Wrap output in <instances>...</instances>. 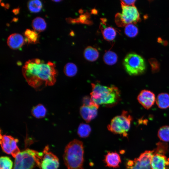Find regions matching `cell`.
Segmentation results:
<instances>
[{
    "mask_svg": "<svg viewBox=\"0 0 169 169\" xmlns=\"http://www.w3.org/2000/svg\"><path fill=\"white\" fill-rule=\"evenodd\" d=\"M54 63L44 62L38 59L26 61L22 68V73L28 84L37 90L47 86L54 85L58 72Z\"/></svg>",
    "mask_w": 169,
    "mask_h": 169,
    "instance_id": "1",
    "label": "cell"
},
{
    "mask_svg": "<svg viewBox=\"0 0 169 169\" xmlns=\"http://www.w3.org/2000/svg\"><path fill=\"white\" fill-rule=\"evenodd\" d=\"M91 85L90 97L96 105L112 107L117 104L120 100V91L116 86L102 85L98 82L92 83Z\"/></svg>",
    "mask_w": 169,
    "mask_h": 169,
    "instance_id": "2",
    "label": "cell"
},
{
    "mask_svg": "<svg viewBox=\"0 0 169 169\" xmlns=\"http://www.w3.org/2000/svg\"><path fill=\"white\" fill-rule=\"evenodd\" d=\"M84 147L77 139L71 141L66 146L63 159L67 169H83Z\"/></svg>",
    "mask_w": 169,
    "mask_h": 169,
    "instance_id": "3",
    "label": "cell"
},
{
    "mask_svg": "<svg viewBox=\"0 0 169 169\" xmlns=\"http://www.w3.org/2000/svg\"><path fill=\"white\" fill-rule=\"evenodd\" d=\"M43 156V152L26 149L16 157L13 169H33L36 166L41 168Z\"/></svg>",
    "mask_w": 169,
    "mask_h": 169,
    "instance_id": "4",
    "label": "cell"
},
{
    "mask_svg": "<svg viewBox=\"0 0 169 169\" xmlns=\"http://www.w3.org/2000/svg\"><path fill=\"white\" fill-rule=\"evenodd\" d=\"M132 120V116L127 111L123 110L120 115L116 116L112 119L108 125L107 129L114 134L127 137Z\"/></svg>",
    "mask_w": 169,
    "mask_h": 169,
    "instance_id": "5",
    "label": "cell"
},
{
    "mask_svg": "<svg viewBox=\"0 0 169 169\" xmlns=\"http://www.w3.org/2000/svg\"><path fill=\"white\" fill-rule=\"evenodd\" d=\"M123 64L126 72L130 75L136 76L143 74L146 69L144 59L135 53L128 54L124 58Z\"/></svg>",
    "mask_w": 169,
    "mask_h": 169,
    "instance_id": "6",
    "label": "cell"
},
{
    "mask_svg": "<svg viewBox=\"0 0 169 169\" xmlns=\"http://www.w3.org/2000/svg\"><path fill=\"white\" fill-rule=\"evenodd\" d=\"M121 13H118L115 16V22L120 27L131 23H135L140 19L139 13L135 6L121 5Z\"/></svg>",
    "mask_w": 169,
    "mask_h": 169,
    "instance_id": "7",
    "label": "cell"
},
{
    "mask_svg": "<svg viewBox=\"0 0 169 169\" xmlns=\"http://www.w3.org/2000/svg\"><path fill=\"white\" fill-rule=\"evenodd\" d=\"M154 152V151H146L138 158L128 161L126 169H151V162Z\"/></svg>",
    "mask_w": 169,
    "mask_h": 169,
    "instance_id": "8",
    "label": "cell"
},
{
    "mask_svg": "<svg viewBox=\"0 0 169 169\" xmlns=\"http://www.w3.org/2000/svg\"><path fill=\"white\" fill-rule=\"evenodd\" d=\"M18 141L11 136L0 135V144L3 151L15 158L20 152L17 144Z\"/></svg>",
    "mask_w": 169,
    "mask_h": 169,
    "instance_id": "9",
    "label": "cell"
},
{
    "mask_svg": "<svg viewBox=\"0 0 169 169\" xmlns=\"http://www.w3.org/2000/svg\"><path fill=\"white\" fill-rule=\"evenodd\" d=\"M49 150V146H46L43 151L44 156L41 162V168L42 169H58L59 166V159Z\"/></svg>",
    "mask_w": 169,
    "mask_h": 169,
    "instance_id": "10",
    "label": "cell"
},
{
    "mask_svg": "<svg viewBox=\"0 0 169 169\" xmlns=\"http://www.w3.org/2000/svg\"><path fill=\"white\" fill-rule=\"evenodd\" d=\"M137 99L138 102L145 108L148 109L154 104L156 101L155 95L150 90H144L141 91Z\"/></svg>",
    "mask_w": 169,
    "mask_h": 169,
    "instance_id": "11",
    "label": "cell"
},
{
    "mask_svg": "<svg viewBox=\"0 0 169 169\" xmlns=\"http://www.w3.org/2000/svg\"><path fill=\"white\" fill-rule=\"evenodd\" d=\"M169 162L164 154L155 151L151 162V169H168Z\"/></svg>",
    "mask_w": 169,
    "mask_h": 169,
    "instance_id": "12",
    "label": "cell"
},
{
    "mask_svg": "<svg viewBox=\"0 0 169 169\" xmlns=\"http://www.w3.org/2000/svg\"><path fill=\"white\" fill-rule=\"evenodd\" d=\"M99 107L96 104L91 105H83L80 109V115L86 122H89L97 116Z\"/></svg>",
    "mask_w": 169,
    "mask_h": 169,
    "instance_id": "13",
    "label": "cell"
},
{
    "mask_svg": "<svg viewBox=\"0 0 169 169\" xmlns=\"http://www.w3.org/2000/svg\"><path fill=\"white\" fill-rule=\"evenodd\" d=\"M104 161L106 166L116 168L119 167L121 160L119 154L116 151H108L105 156Z\"/></svg>",
    "mask_w": 169,
    "mask_h": 169,
    "instance_id": "14",
    "label": "cell"
},
{
    "mask_svg": "<svg viewBox=\"0 0 169 169\" xmlns=\"http://www.w3.org/2000/svg\"><path fill=\"white\" fill-rule=\"evenodd\" d=\"M24 41V38L21 34L18 33H13L8 37L7 43L11 49H17L23 46Z\"/></svg>",
    "mask_w": 169,
    "mask_h": 169,
    "instance_id": "15",
    "label": "cell"
},
{
    "mask_svg": "<svg viewBox=\"0 0 169 169\" xmlns=\"http://www.w3.org/2000/svg\"><path fill=\"white\" fill-rule=\"evenodd\" d=\"M100 26L101 32L104 38L108 41L113 40L116 35V30L110 26L106 27L103 23Z\"/></svg>",
    "mask_w": 169,
    "mask_h": 169,
    "instance_id": "16",
    "label": "cell"
},
{
    "mask_svg": "<svg viewBox=\"0 0 169 169\" xmlns=\"http://www.w3.org/2000/svg\"><path fill=\"white\" fill-rule=\"evenodd\" d=\"M156 104L158 107L165 109L169 107V94L166 93L159 94L156 100Z\"/></svg>",
    "mask_w": 169,
    "mask_h": 169,
    "instance_id": "17",
    "label": "cell"
},
{
    "mask_svg": "<svg viewBox=\"0 0 169 169\" xmlns=\"http://www.w3.org/2000/svg\"><path fill=\"white\" fill-rule=\"evenodd\" d=\"M84 55L87 60L93 62L96 60L99 56V53L95 48L91 46H88L84 49Z\"/></svg>",
    "mask_w": 169,
    "mask_h": 169,
    "instance_id": "18",
    "label": "cell"
},
{
    "mask_svg": "<svg viewBox=\"0 0 169 169\" xmlns=\"http://www.w3.org/2000/svg\"><path fill=\"white\" fill-rule=\"evenodd\" d=\"M25 41L28 44H36L39 43V35L36 31L27 29L24 32Z\"/></svg>",
    "mask_w": 169,
    "mask_h": 169,
    "instance_id": "19",
    "label": "cell"
},
{
    "mask_svg": "<svg viewBox=\"0 0 169 169\" xmlns=\"http://www.w3.org/2000/svg\"><path fill=\"white\" fill-rule=\"evenodd\" d=\"M32 25L34 31L41 32L44 31L46 28V23L43 18L37 17L33 20Z\"/></svg>",
    "mask_w": 169,
    "mask_h": 169,
    "instance_id": "20",
    "label": "cell"
},
{
    "mask_svg": "<svg viewBox=\"0 0 169 169\" xmlns=\"http://www.w3.org/2000/svg\"><path fill=\"white\" fill-rule=\"evenodd\" d=\"M31 114L34 117L40 119L44 117L47 113V110L44 106L38 104L34 106L31 110Z\"/></svg>",
    "mask_w": 169,
    "mask_h": 169,
    "instance_id": "21",
    "label": "cell"
},
{
    "mask_svg": "<svg viewBox=\"0 0 169 169\" xmlns=\"http://www.w3.org/2000/svg\"><path fill=\"white\" fill-rule=\"evenodd\" d=\"M91 131V128L89 125L81 123L79 125L78 127L77 134L79 137L86 138L90 136Z\"/></svg>",
    "mask_w": 169,
    "mask_h": 169,
    "instance_id": "22",
    "label": "cell"
},
{
    "mask_svg": "<svg viewBox=\"0 0 169 169\" xmlns=\"http://www.w3.org/2000/svg\"><path fill=\"white\" fill-rule=\"evenodd\" d=\"M103 59L104 62L106 64L113 65L117 62L118 56L114 52L109 50L105 53Z\"/></svg>",
    "mask_w": 169,
    "mask_h": 169,
    "instance_id": "23",
    "label": "cell"
},
{
    "mask_svg": "<svg viewBox=\"0 0 169 169\" xmlns=\"http://www.w3.org/2000/svg\"><path fill=\"white\" fill-rule=\"evenodd\" d=\"M78 71L76 65L72 63H68L65 65L64 72L65 75L69 77L75 76Z\"/></svg>",
    "mask_w": 169,
    "mask_h": 169,
    "instance_id": "24",
    "label": "cell"
},
{
    "mask_svg": "<svg viewBox=\"0 0 169 169\" xmlns=\"http://www.w3.org/2000/svg\"><path fill=\"white\" fill-rule=\"evenodd\" d=\"M28 7L29 10L33 13H38L41 10L42 4L39 0H32L28 1Z\"/></svg>",
    "mask_w": 169,
    "mask_h": 169,
    "instance_id": "25",
    "label": "cell"
},
{
    "mask_svg": "<svg viewBox=\"0 0 169 169\" xmlns=\"http://www.w3.org/2000/svg\"><path fill=\"white\" fill-rule=\"evenodd\" d=\"M158 136L162 141H169V126L164 125L161 127L158 131Z\"/></svg>",
    "mask_w": 169,
    "mask_h": 169,
    "instance_id": "26",
    "label": "cell"
},
{
    "mask_svg": "<svg viewBox=\"0 0 169 169\" xmlns=\"http://www.w3.org/2000/svg\"><path fill=\"white\" fill-rule=\"evenodd\" d=\"M124 32L126 35L128 37L131 38L134 37L138 33V29L133 24H129L125 26Z\"/></svg>",
    "mask_w": 169,
    "mask_h": 169,
    "instance_id": "27",
    "label": "cell"
},
{
    "mask_svg": "<svg viewBox=\"0 0 169 169\" xmlns=\"http://www.w3.org/2000/svg\"><path fill=\"white\" fill-rule=\"evenodd\" d=\"M13 162L10 158L6 156H1L0 158V169H12Z\"/></svg>",
    "mask_w": 169,
    "mask_h": 169,
    "instance_id": "28",
    "label": "cell"
},
{
    "mask_svg": "<svg viewBox=\"0 0 169 169\" xmlns=\"http://www.w3.org/2000/svg\"><path fill=\"white\" fill-rule=\"evenodd\" d=\"M83 105H91L96 104L94 102L91 97L88 96H85L83 98Z\"/></svg>",
    "mask_w": 169,
    "mask_h": 169,
    "instance_id": "29",
    "label": "cell"
},
{
    "mask_svg": "<svg viewBox=\"0 0 169 169\" xmlns=\"http://www.w3.org/2000/svg\"><path fill=\"white\" fill-rule=\"evenodd\" d=\"M135 0H120L121 5L131 6H134Z\"/></svg>",
    "mask_w": 169,
    "mask_h": 169,
    "instance_id": "30",
    "label": "cell"
},
{
    "mask_svg": "<svg viewBox=\"0 0 169 169\" xmlns=\"http://www.w3.org/2000/svg\"><path fill=\"white\" fill-rule=\"evenodd\" d=\"M153 73L157 72L159 70V65L157 62L153 61L151 63Z\"/></svg>",
    "mask_w": 169,
    "mask_h": 169,
    "instance_id": "31",
    "label": "cell"
},
{
    "mask_svg": "<svg viewBox=\"0 0 169 169\" xmlns=\"http://www.w3.org/2000/svg\"><path fill=\"white\" fill-rule=\"evenodd\" d=\"M19 9L18 8L15 9L13 10V12L15 14H16L19 12Z\"/></svg>",
    "mask_w": 169,
    "mask_h": 169,
    "instance_id": "32",
    "label": "cell"
},
{
    "mask_svg": "<svg viewBox=\"0 0 169 169\" xmlns=\"http://www.w3.org/2000/svg\"><path fill=\"white\" fill-rule=\"evenodd\" d=\"M53 1L55 2H60L61 1L60 0H53Z\"/></svg>",
    "mask_w": 169,
    "mask_h": 169,
    "instance_id": "33",
    "label": "cell"
},
{
    "mask_svg": "<svg viewBox=\"0 0 169 169\" xmlns=\"http://www.w3.org/2000/svg\"><path fill=\"white\" fill-rule=\"evenodd\" d=\"M168 161H169V158H168Z\"/></svg>",
    "mask_w": 169,
    "mask_h": 169,
    "instance_id": "34",
    "label": "cell"
}]
</instances>
